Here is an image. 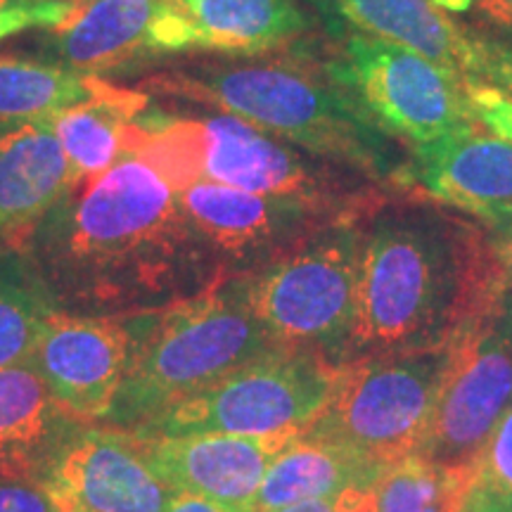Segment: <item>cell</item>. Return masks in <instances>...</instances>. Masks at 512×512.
I'll use <instances>...</instances> for the list:
<instances>
[{
	"instance_id": "37",
	"label": "cell",
	"mask_w": 512,
	"mask_h": 512,
	"mask_svg": "<svg viewBox=\"0 0 512 512\" xmlns=\"http://www.w3.org/2000/svg\"><path fill=\"white\" fill-rule=\"evenodd\" d=\"M36 3H46V0H36ZM69 3H83V0H69Z\"/></svg>"
},
{
	"instance_id": "31",
	"label": "cell",
	"mask_w": 512,
	"mask_h": 512,
	"mask_svg": "<svg viewBox=\"0 0 512 512\" xmlns=\"http://www.w3.org/2000/svg\"><path fill=\"white\" fill-rule=\"evenodd\" d=\"M164 512H249V510L238 508V505H226L219 501H209V498L178 491V494L171 498V503L166 505Z\"/></svg>"
},
{
	"instance_id": "25",
	"label": "cell",
	"mask_w": 512,
	"mask_h": 512,
	"mask_svg": "<svg viewBox=\"0 0 512 512\" xmlns=\"http://www.w3.org/2000/svg\"><path fill=\"white\" fill-rule=\"evenodd\" d=\"M458 484H470V475H446L413 453L384 467L368 491L373 512H425Z\"/></svg>"
},
{
	"instance_id": "2",
	"label": "cell",
	"mask_w": 512,
	"mask_h": 512,
	"mask_svg": "<svg viewBox=\"0 0 512 512\" xmlns=\"http://www.w3.org/2000/svg\"><path fill=\"white\" fill-rule=\"evenodd\" d=\"M358 242L347 361L451 347L508 292L491 240L434 207H384Z\"/></svg>"
},
{
	"instance_id": "26",
	"label": "cell",
	"mask_w": 512,
	"mask_h": 512,
	"mask_svg": "<svg viewBox=\"0 0 512 512\" xmlns=\"http://www.w3.org/2000/svg\"><path fill=\"white\" fill-rule=\"evenodd\" d=\"M460 512H512V408L472 467Z\"/></svg>"
},
{
	"instance_id": "6",
	"label": "cell",
	"mask_w": 512,
	"mask_h": 512,
	"mask_svg": "<svg viewBox=\"0 0 512 512\" xmlns=\"http://www.w3.org/2000/svg\"><path fill=\"white\" fill-rule=\"evenodd\" d=\"M358 228L328 226L245 275L256 320L278 347L347 361L356 320Z\"/></svg>"
},
{
	"instance_id": "10",
	"label": "cell",
	"mask_w": 512,
	"mask_h": 512,
	"mask_svg": "<svg viewBox=\"0 0 512 512\" xmlns=\"http://www.w3.org/2000/svg\"><path fill=\"white\" fill-rule=\"evenodd\" d=\"M185 219L223 278L252 273L323 228L325 202L197 181L178 190Z\"/></svg>"
},
{
	"instance_id": "18",
	"label": "cell",
	"mask_w": 512,
	"mask_h": 512,
	"mask_svg": "<svg viewBox=\"0 0 512 512\" xmlns=\"http://www.w3.org/2000/svg\"><path fill=\"white\" fill-rule=\"evenodd\" d=\"M81 425L62 411L34 363L0 370V479L41 482Z\"/></svg>"
},
{
	"instance_id": "19",
	"label": "cell",
	"mask_w": 512,
	"mask_h": 512,
	"mask_svg": "<svg viewBox=\"0 0 512 512\" xmlns=\"http://www.w3.org/2000/svg\"><path fill=\"white\" fill-rule=\"evenodd\" d=\"M164 0H83L67 22L50 29L57 62L83 76L128 64L152 50V31Z\"/></svg>"
},
{
	"instance_id": "8",
	"label": "cell",
	"mask_w": 512,
	"mask_h": 512,
	"mask_svg": "<svg viewBox=\"0 0 512 512\" xmlns=\"http://www.w3.org/2000/svg\"><path fill=\"white\" fill-rule=\"evenodd\" d=\"M505 297L453 342L451 366L418 451L446 475H470L486 441L512 408V344L505 328Z\"/></svg>"
},
{
	"instance_id": "9",
	"label": "cell",
	"mask_w": 512,
	"mask_h": 512,
	"mask_svg": "<svg viewBox=\"0 0 512 512\" xmlns=\"http://www.w3.org/2000/svg\"><path fill=\"white\" fill-rule=\"evenodd\" d=\"M344 55L335 74L382 131L425 145L475 119L467 83L413 50L356 34Z\"/></svg>"
},
{
	"instance_id": "22",
	"label": "cell",
	"mask_w": 512,
	"mask_h": 512,
	"mask_svg": "<svg viewBox=\"0 0 512 512\" xmlns=\"http://www.w3.org/2000/svg\"><path fill=\"white\" fill-rule=\"evenodd\" d=\"M190 31V48L266 53L306 29L294 0H171Z\"/></svg>"
},
{
	"instance_id": "34",
	"label": "cell",
	"mask_w": 512,
	"mask_h": 512,
	"mask_svg": "<svg viewBox=\"0 0 512 512\" xmlns=\"http://www.w3.org/2000/svg\"><path fill=\"white\" fill-rule=\"evenodd\" d=\"M465 491H467V484H458L453 486L448 494L437 501L434 505H430L425 512H460L463 510V498H465Z\"/></svg>"
},
{
	"instance_id": "3",
	"label": "cell",
	"mask_w": 512,
	"mask_h": 512,
	"mask_svg": "<svg viewBox=\"0 0 512 512\" xmlns=\"http://www.w3.org/2000/svg\"><path fill=\"white\" fill-rule=\"evenodd\" d=\"M138 91L214 105L271 136L366 174L392 171V147L382 128L337 74L320 76L285 62L202 64L152 76Z\"/></svg>"
},
{
	"instance_id": "11",
	"label": "cell",
	"mask_w": 512,
	"mask_h": 512,
	"mask_svg": "<svg viewBox=\"0 0 512 512\" xmlns=\"http://www.w3.org/2000/svg\"><path fill=\"white\" fill-rule=\"evenodd\" d=\"M138 316H81L55 309L43 328L34 368L74 420L105 422L126 380Z\"/></svg>"
},
{
	"instance_id": "20",
	"label": "cell",
	"mask_w": 512,
	"mask_h": 512,
	"mask_svg": "<svg viewBox=\"0 0 512 512\" xmlns=\"http://www.w3.org/2000/svg\"><path fill=\"white\" fill-rule=\"evenodd\" d=\"M147 107V93L124 91L95 79L93 98L53 114V126L72 166L74 183L95 181L128 159L136 117Z\"/></svg>"
},
{
	"instance_id": "24",
	"label": "cell",
	"mask_w": 512,
	"mask_h": 512,
	"mask_svg": "<svg viewBox=\"0 0 512 512\" xmlns=\"http://www.w3.org/2000/svg\"><path fill=\"white\" fill-rule=\"evenodd\" d=\"M95 79L62 62L0 57V124L53 117L93 98Z\"/></svg>"
},
{
	"instance_id": "12",
	"label": "cell",
	"mask_w": 512,
	"mask_h": 512,
	"mask_svg": "<svg viewBox=\"0 0 512 512\" xmlns=\"http://www.w3.org/2000/svg\"><path fill=\"white\" fill-rule=\"evenodd\" d=\"M41 482L60 512H164L178 494L136 434L110 425H81Z\"/></svg>"
},
{
	"instance_id": "27",
	"label": "cell",
	"mask_w": 512,
	"mask_h": 512,
	"mask_svg": "<svg viewBox=\"0 0 512 512\" xmlns=\"http://www.w3.org/2000/svg\"><path fill=\"white\" fill-rule=\"evenodd\" d=\"M79 3L69 0H46V3H29V5H12V8H0V38L17 34V31L41 27L53 29L67 22L69 15L76 10Z\"/></svg>"
},
{
	"instance_id": "35",
	"label": "cell",
	"mask_w": 512,
	"mask_h": 512,
	"mask_svg": "<svg viewBox=\"0 0 512 512\" xmlns=\"http://www.w3.org/2000/svg\"><path fill=\"white\" fill-rule=\"evenodd\" d=\"M505 328H508V337L512 344V287L508 285V297H505Z\"/></svg>"
},
{
	"instance_id": "33",
	"label": "cell",
	"mask_w": 512,
	"mask_h": 512,
	"mask_svg": "<svg viewBox=\"0 0 512 512\" xmlns=\"http://www.w3.org/2000/svg\"><path fill=\"white\" fill-rule=\"evenodd\" d=\"M475 3L498 27L512 29V0H475Z\"/></svg>"
},
{
	"instance_id": "23",
	"label": "cell",
	"mask_w": 512,
	"mask_h": 512,
	"mask_svg": "<svg viewBox=\"0 0 512 512\" xmlns=\"http://www.w3.org/2000/svg\"><path fill=\"white\" fill-rule=\"evenodd\" d=\"M55 309L29 256L0 252V370L31 363Z\"/></svg>"
},
{
	"instance_id": "4",
	"label": "cell",
	"mask_w": 512,
	"mask_h": 512,
	"mask_svg": "<svg viewBox=\"0 0 512 512\" xmlns=\"http://www.w3.org/2000/svg\"><path fill=\"white\" fill-rule=\"evenodd\" d=\"M278 349L249 306L245 275L214 280L183 302L140 313L131 366L102 425L136 430Z\"/></svg>"
},
{
	"instance_id": "32",
	"label": "cell",
	"mask_w": 512,
	"mask_h": 512,
	"mask_svg": "<svg viewBox=\"0 0 512 512\" xmlns=\"http://www.w3.org/2000/svg\"><path fill=\"white\" fill-rule=\"evenodd\" d=\"M494 226V238H491V247H494L498 264H501L505 280L512 287V216L508 219L491 223Z\"/></svg>"
},
{
	"instance_id": "14",
	"label": "cell",
	"mask_w": 512,
	"mask_h": 512,
	"mask_svg": "<svg viewBox=\"0 0 512 512\" xmlns=\"http://www.w3.org/2000/svg\"><path fill=\"white\" fill-rule=\"evenodd\" d=\"M133 434L159 475L176 491L249 512L266 470L297 439L219 432Z\"/></svg>"
},
{
	"instance_id": "7",
	"label": "cell",
	"mask_w": 512,
	"mask_h": 512,
	"mask_svg": "<svg viewBox=\"0 0 512 512\" xmlns=\"http://www.w3.org/2000/svg\"><path fill=\"white\" fill-rule=\"evenodd\" d=\"M337 373L339 366L309 351H271L131 432L299 437L328 403Z\"/></svg>"
},
{
	"instance_id": "21",
	"label": "cell",
	"mask_w": 512,
	"mask_h": 512,
	"mask_svg": "<svg viewBox=\"0 0 512 512\" xmlns=\"http://www.w3.org/2000/svg\"><path fill=\"white\" fill-rule=\"evenodd\" d=\"M382 470L349 448L299 434L266 470L252 512L280 510L351 489H370Z\"/></svg>"
},
{
	"instance_id": "13",
	"label": "cell",
	"mask_w": 512,
	"mask_h": 512,
	"mask_svg": "<svg viewBox=\"0 0 512 512\" xmlns=\"http://www.w3.org/2000/svg\"><path fill=\"white\" fill-rule=\"evenodd\" d=\"M366 34L418 53L465 83L512 93V53L477 41L458 27L437 0H330Z\"/></svg>"
},
{
	"instance_id": "1",
	"label": "cell",
	"mask_w": 512,
	"mask_h": 512,
	"mask_svg": "<svg viewBox=\"0 0 512 512\" xmlns=\"http://www.w3.org/2000/svg\"><path fill=\"white\" fill-rule=\"evenodd\" d=\"M24 254L57 309L81 316L152 313L223 278L178 190L138 157L74 183Z\"/></svg>"
},
{
	"instance_id": "36",
	"label": "cell",
	"mask_w": 512,
	"mask_h": 512,
	"mask_svg": "<svg viewBox=\"0 0 512 512\" xmlns=\"http://www.w3.org/2000/svg\"><path fill=\"white\" fill-rule=\"evenodd\" d=\"M36 0H0V8H12V5H29Z\"/></svg>"
},
{
	"instance_id": "17",
	"label": "cell",
	"mask_w": 512,
	"mask_h": 512,
	"mask_svg": "<svg viewBox=\"0 0 512 512\" xmlns=\"http://www.w3.org/2000/svg\"><path fill=\"white\" fill-rule=\"evenodd\" d=\"M411 178L439 202L489 223L512 216V143L472 124L418 145Z\"/></svg>"
},
{
	"instance_id": "16",
	"label": "cell",
	"mask_w": 512,
	"mask_h": 512,
	"mask_svg": "<svg viewBox=\"0 0 512 512\" xmlns=\"http://www.w3.org/2000/svg\"><path fill=\"white\" fill-rule=\"evenodd\" d=\"M72 185L53 117L0 124V252H24Z\"/></svg>"
},
{
	"instance_id": "30",
	"label": "cell",
	"mask_w": 512,
	"mask_h": 512,
	"mask_svg": "<svg viewBox=\"0 0 512 512\" xmlns=\"http://www.w3.org/2000/svg\"><path fill=\"white\" fill-rule=\"evenodd\" d=\"M271 512H373V501H370L368 489H351L339 496L294 503Z\"/></svg>"
},
{
	"instance_id": "29",
	"label": "cell",
	"mask_w": 512,
	"mask_h": 512,
	"mask_svg": "<svg viewBox=\"0 0 512 512\" xmlns=\"http://www.w3.org/2000/svg\"><path fill=\"white\" fill-rule=\"evenodd\" d=\"M0 512H60L43 482L0 479Z\"/></svg>"
},
{
	"instance_id": "28",
	"label": "cell",
	"mask_w": 512,
	"mask_h": 512,
	"mask_svg": "<svg viewBox=\"0 0 512 512\" xmlns=\"http://www.w3.org/2000/svg\"><path fill=\"white\" fill-rule=\"evenodd\" d=\"M467 98L475 119L491 128L498 138L512 143V100L484 83H467Z\"/></svg>"
},
{
	"instance_id": "5",
	"label": "cell",
	"mask_w": 512,
	"mask_h": 512,
	"mask_svg": "<svg viewBox=\"0 0 512 512\" xmlns=\"http://www.w3.org/2000/svg\"><path fill=\"white\" fill-rule=\"evenodd\" d=\"M451 347L354 358L302 437L344 446L387 467L420 451L444 387Z\"/></svg>"
},
{
	"instance_id": "15",
	"label": "cell",
	"mask_w": 512,
	"mask_h": 512,
	"mask_svg": "<svg viewBox=\"0 0 512 512\" xmlns=\"http://www.w3.org/2000/svg\"><path fill=\"white\" fill-rule=\"evenodd\" d=\"M200 138L202 181L256 195L302 197L325 204L330 200V176L318 164L233 114L200 119Z\"/></svg>"
}]
</instances>
